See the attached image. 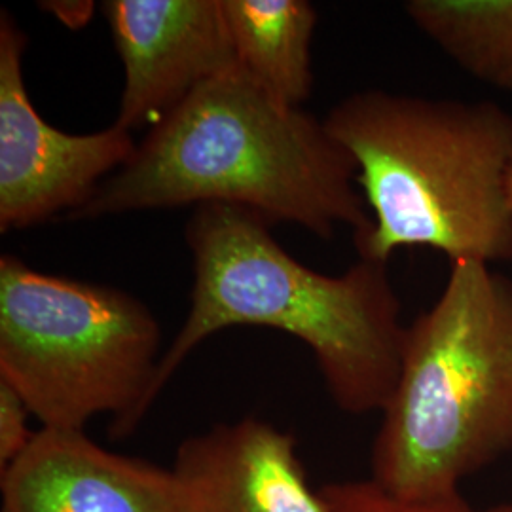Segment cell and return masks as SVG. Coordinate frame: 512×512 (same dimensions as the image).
Returning <instances> with one entry per match:
<instances>
[{"instance_id":"cell-4","label":"cell","mask_w":512,"mask_h":512,"mask_svg":"<svg viewBox=\"0 0 512 512\" xmlns=\"http://www.w3.org/2000/svg\"><path fill=\"white\" fill-rule=\"evenodd\" d=\"M511 452L512 279L452 262L437 302L406 330L370 480L399 501H435Z\"/></svg>"},{"instance_id":"cell-3","label":"cell","mask_w":512,"mask_h":512,"mask_svg":"<svg viewBox=\"0 0 512 512\" xmlns=\"http://www.w3.org/2000/svg\"><path fill=\"white\" fill-rule=\"evenodd\" d=\"M357 165L370 230L363 260L387 264L404 247L452 262L512 260V112L494 101L384 90L349 95L325 116Z\"/></svg>"},{"instance_id":"cell-12","label":"cell","mask_w":512,"mask_h":512,"mask_svg":"<svg viewBox=\"0 0 512 512\" xmlns=\"http://www.w3.org/2000/svg\"><path fill=\"white\" fill-rule=\"evenodd\" d=\"M336 512H512V501L476 507L461 494L408 503L384 494L370 478L329 482L319 490Z\"/></svg>"},{"instance_id":"cell-13","label":"cell","mask_w":512,"mask_h":512,"mask_svg":"<svg viewBox=\"0 0 512 512\" xmlns=\"http://www.w3.org/2000/svg\"><path fill=\"white\" fill-rule=\"evenodd\" d=\"M31 410L12 385L0 380V471L8 469L29 448L37 431L29 427Z\"/></svg>"},{"instance_id":"cell-10","label":"cell","mask_w":512,"mask_h":512,"mask_svg":"<svg viewBox=\"0 0 512 512\" xmlns=\"http://www.w3.org/2000/svg\"><path fill=\"white\" fill-rule=\"evenodd\" d=\"M239 67L289 107L313 90L317 10L306 0H220Z\"/></svg>"},{"instance_id":"cell-11","label":"cell","mask_w":512,"mask_h":512,"mask_svg":"<svg viewBox=\"0 0 512 512\" xmlns=\"http://www.w3.org/2000/svg\"><path fill=\"white\" fill-rule=\"evenodd\" d=\"M404 12L463 73L512 93V0H410Z\"/></svg>"},{"instance_id":"cell-6","label":"cell","mask_w":512,"mask_h":512,"mask_svg":"<svg viewBox=\"0 0 512 512\" xmlns=\"http://www.w3.org/2000/svg\"><path fill=\"white\" fill-rule=\"evenodd\" d=\"M29 38L0 12V232L69 217L129 162L137 143L128 129L74 135L50 126L33 107L23 76Z\"/></svg>"},{"instance_id":"cell-8","label":"cell","mask_w":512,"mask_h":512,"mask_svg":"<svg viewBox=\"0 0 512 512\" xmlns=\"http://www.w3.org/2000/svg\"><path fill=\"white\" fill-rule=\"evenodd\" d=\"M171 476L179 512H336L313 492L293 435L258 418L188 437Z\"/></svg>"},{"instance_id":"cell-5","label":"cell","mask_w":512,"mask_h":512,"mask_svg":"<svg viewBox=\"0 0 512 512\" xmlns=\"http://www.w3.org/2000/svg\"><path fill=\"white\" fill-rule=\"evenodd\" d=\"M162 329L145 302L110 285L33 270L0 256V380L42 427L114 416L128 437L152 406Z\"/></svg>"},{"instance_id":"cell-9","label":"cell","mask_w":512,"mask_h":512,"mask_svg":"<svg viewBox=\"0 0 512 512\" xmlns=\"http://www.w3.org/2000/svg\"><path fill=\"white\" fill-rule=\"evenodd\" d=\"M0 512H179L171 469L122 456L86 431L40 427L0 471Z\"/></svg>"},{"instance_id":"cell-1","label":"cell","mask_w":512,"mask_h":512,"mask_svg":"<svg viewBox=\"0 0 512 512\" xmlns=\"http://www.w3.org/2000/svg\"><path fill=\"white\" fill-rule=\"evenodd\" d=\"M234 205L317 238L370 230L357 165L319 120L289 107L241 67L190 93L148 129L126 165L67 219L148 209Z\"/></svg>"},{"instance_id":"cell-15","label":"cell","mask_w":512,"mask_h":512,"mask_svg":"<svg viewBox=\"0 0 512 512\" xmlns=\"http://www.w3.org/2000/svg\"><path fill=\"white\" fill-rule=\"evenodd\" d=\"M507 192H509V202L512 205V164L511 169H509V179H507Z\"/></svg>"},{"instance_id":"cell-7","label":"cell","mask_w":512,"mask_h":512,"mask_svg":"<svg viewBox=\"0 0 512 512\" xmlns=\"http://www.w3.org/2000/svg\"><path fill=\"white\" fill-rule=\"evenodd\" d=\"M124 65L116 126L154 128L202 84L238 69L220 0H107Z\"/></svg>"},{"instance_id":"cell-2","label":"cell","mask_w":512,"mask_h":512,"mask_svg":"<svg viewBox=\"0 0 512 512\" xmlns=\"http://www.w3.org/2000/svg\"><path fill=\"white\" fill-rule=\"evenodd\" d=\"M270 226L243 207L194 209L184 230L194 264L190 310L160 359L150 401L215 332L262 327L311 349L342 412H382L399 382L408 330L387 264L359 258L342 275L319 274L289 255Z\"/></svg>"},{"instance_id":"cell-14","label":"cell","mask_w":512,"mask_h":512,"mask_svg":"<svg viewBox=\"0 0 512 512\" xmlns=\"http://www.w3.org/2000/svg\"><path fill=\"white\" fill-rule=\"evenodd\" d=\"M40 10L50 12L69 29H82L90 23L95 14V2L90 0H55V2H40Z\"/></svg>"}]
</instances>
